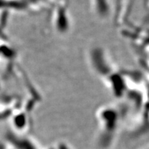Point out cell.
<instances>
[{"label": "cell", "mask_w": 149, "mask_h": 149, "mask_svg": "<svg viewBox=\"0 0 149 149\" xmlns=\"http://www.w3.org/2000/svg\"><path fill=\"white\" fill-rule=\"evenodd\" d=\"M145 149H149V147H148V148H145Z\"/></svg>", "instance_id": "obj_1"}]
</instances>
